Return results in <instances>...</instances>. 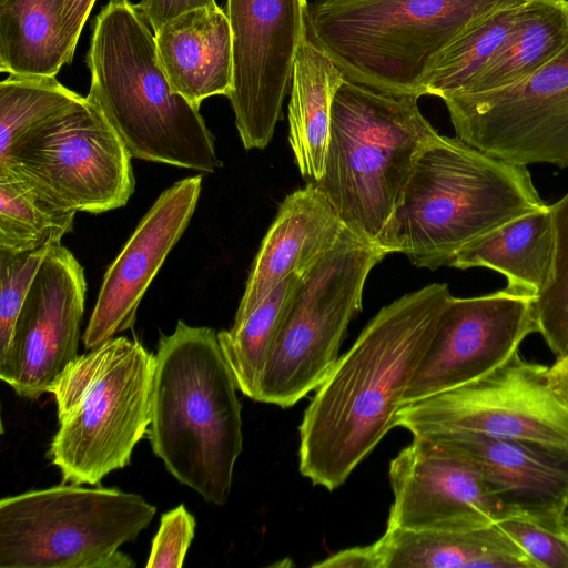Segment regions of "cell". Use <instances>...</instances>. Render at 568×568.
<instances>
[{
  "label": "cell",
  "mask_w": 568,
  "mask_h": 568,
  "mask_svg": "<svg viewBox=\"0 0 568 568\" xmlns=\"http://www.w3.org/2000/svg\"><path fill=\"white\" fill-rule=\"evenodd\" d=\"M536 298L504 290L452 296L405 392L404 405L479 378L509 359L538 333Z\"/></svg>",
  "instance_id": "14"
},
{
  "label": "cell",
  "mask_w": 568,
  "mask_h": 568,
  "mask_svg": "<svg viewBox=\"0 0 568 568\" xmlns=\"http://www.w3.org/2000/svg\"><path fill=\"white\" fill-rule=\"evenodd\" d=\"M417 100L346 79L333 99L324 172L314 183L345 226L378 247L418 156L439 134Z\"/></svg>",
  "instance_id": "6"
},
{
  "label": "cell",
  "mask_w": 568,
  "mask_h": 568,
  "mask_svg": "<svg viewBox=\"0 0 568 568\" xmlns=\"http://www.w3.org/2000/svg\"><path fill=\"white\" fill-rule=\"evenodd\" d=\"M567 45L566 1L528 0L521 6L508 39L491 63L465 92L458 94L516 85L548 64Z\"/></svg>",
  "instance_id": "24"
},
{
  "label": "cell",
  "mask_w": 568,
  "mask_h": 568,
  "mask_svg": "<svg viewBox=\"0 0 568 568\" xmlns=\"http://www.w3.org/2000/svg\"><path fill=\"white\" fill-rule=\"evenodd\" d=\"M50 247L0 248V356L9 346L19 312Z\"/></svg>",
  "instance_id": "31"
},
{
  "label": "cell",
  "mask_w": 568,
  "mask_h": 568,
  "mask_svg": "<svg viewBox=\"0 0 568 568\" xmlns=\"http://www.w3.org/2000/svg\"><path fill=\"white\" fill-rule=\"evenodd\" d=\"M394 496L387 528L458 531L509 518L480 475L459 457L424 437L390 460Z\"/></svg>",
  "instance_id": "16"
},
{
  "label": "cell",
  "mask_w": 568,
  "mask_h": 568,
  "mask_svg": "<svg viewBox=\"0 0 568 568\" xmlns=\"http://www.w3.org/2000/svg\"><path fill=\"white\" fill-rule=\"evenodd\" d=\"M554 251L547 205L464 246L449 266L489 268L506 277L508 288L537 297L551 281Z\"/></svg>",
  "instance_id": "22"
},
{
  "label": "cell",
  "mask_w": 568,
  "mask_h": 568,
  "mask_svg": "<svg viewBox=\"0 0 568 568\" xmlns=\"http://www.w3.org/2000/svg\"><path fill=\"white\" fill-rule=\"evenodd\" d=\"M536 568H568V524L555 526L509 517L496 524Z\"/></svg>",
  "instance_id": "32"
},
{
  "label": "cell",
  "mask_w": 568,
  "mask_h": 568,
  "mask_svg": "<svg viewBox=\"0 0 568 568\" xmlns=\"http://www.w3.org/2000/svg\"><path fill=\"white\" fill-rule=\"evenodd\" d=\"M549 1H554V2H565L567 0H549Z\"/></svg>",
  "instance_id": "37"
},
{
  "label": "cell",
  "mask_w": 568,
  "mask_h": 568,
  "mask_svg": "<svg viewBox=\"0 0 568 568\" xmlns=\"http://www.w3.org/2000/svg\"><path fill=\"white\" fill-rule=\"evenodd\" d=\"M138 4L110 0L92 28L87 98L132 158L213 173L222 166L199 108L174 93Z\"/></svg>",
  "instance_id": "4"
},
{
  "label": "cell",
  "mask_w": 568,
  "mask_h": 568,
  "mask_svg": "<svg viewBox=\"0 0 568 568\" xmlns=\"http://www.w3.org/2000/svg\"><path fill=\"white\" fill-rule=\"evenodd\" d=\"M344 81L342 70L306 37L293 68L288 141L301 174L312 182L318 181L324 172L332 103Z\"/></svg>",
  "instance_id": "23"
},
{
  "label": "cell",
  "mask_w": 568,
  "mask_h": 568,
  "mask_svg": "<svg viewBox=\"0 0 568 568\" xmlns=\"http://www.w3.org/2000/svg\"><path fill=\"white\" fill-rule=\"evenodd\" d=\"M129 150L87 97L31 129L0 166L53 204L88 213L124 206L134 192Z\"/></svg>",
  "instance_id": "10"
},
{
  "label": "cell",
  "mask_w": 568,
  "mask_h": 568,
  "mask_svg": "<svg viewBox=\"0 0 568 568\" xmlns=\"http://www.w3.org/2000/svg\"><path fill=\"white\" fill-rule=\"evenodd\" d=\"M202 175L163 191L106 270L82 341L93 349L134 326L145 291L195 211Z\"/></svg>",
  "instance_id": "18"
},
{
  "label": "cell",
  "mask_w": 568,
  "mask_h": 568,
  "mask_svg": "<svg viewBox=\"0 0 568 568\" xmlns=\"http://www.w3.org/2000/svg\"><path fill=\"white\" fill-rule=\"evenodd\" d=\"M566 520H567V524H568V515H567V518H566Z\"/></svg>",
  "instance_id": "39"
},
{
  "label": "cell",
  "mask_w": 568,
  "mask_h": 568,
  "mask_svg": "<svg viewBox=\"0 0 568 568\" xmlns=\"http://www.w3.org/2000/svg\"><path fill=\"white\" fill-rule=\"evenodd\" d=\"M442 100L464 142L515 164L568 168V45L516 85Z\"/></svg>",
  "instance_id": "12"
},
{
  "label": "cell",
  "mask_w": 568,
  "mask_h": 568,
  "mask_svg": "<svg viewBox=\"0 0 568 568\" xmlns=\"http://www.w3.org/2000/svg\"><path fill=\"white\" fill-rule=\"evenodd\" d=\"M397 426L413 436L473 433L568 448V404L552 388L548 366L519 352L479 378L404 405Z\"/></svg>",
  "instance_id": "11"
},
{
  "label": "cell",
  "mask_w": 568,
  "mask_h": 568,
  "mask_svg": "<svg viewBox=\"0 0 568 568\" xmlns=\"http://www.w3.org/2000/svg\"><path fill=\"white\" fill-rule=\"evenodd\" d=\"M459 457L483 478L509 517L567 524L568 448L473 433L419 435Z\"/></svg>",
  "instance_id": "17"
},
{
  "label": "cell",
  "mask_w": 568,
  "mask_h": 568,
  "mask_svg": "<svg viewBox=\"0 0 568 568\" xmlns=\"http://www.w3.org/2000/svg\"><path fill=\"white\" fill-rule=\"evenodd\" d=\"M307 9L306 0H226L233 50L227 98L246 150L264 149L273 138L307 37Z\"/></svg>",
  "instance_id": "13"
},
{
  "label": "cell",
  "mask_w": 568,
  "mask_h": 568,
  "mask_svg": "<svg viewBox=\"0 0 568 568\" xmlns=\"http://www.w3.org/2000/svg\"><path fill=\"white\" fill-rule=\"evenodd\" d=\"M301 281L300 275H290L246 316L234 321L229 331L217 333L239 390L255 402L267 359Z\"/></svg>",
  "instance_id": "26"
},
{
  "label": "cell",
  "mask_w": 568,
  "mask_h": 568,
  "mask_svg": "<svg viewBox=\"0 0 568 568\" xmlns=\"http://www.w3.org/2000/svg\"><path fill=\"white\" fill-rule=\"evenodd\" d=\"M160 63L171 89L200 108L232 87V33L217 4L179 16L154 32Z\"/></svg>",
  "instance_id": "21"
},
{
  "label": "cell",
  "mask_w": 568,
  "mask_h": 568,
  "mask_svg": "<svg viewBox=\"0 0 568 568\" xmlns=\"http://www.w3.org/2000/svg\"><path fill=\"white\" fill-rule=\"evenodd\" d=\"M87 282L82 265L61 243L43 258L0 356V378L14 393L38 399L51 393L75 361Z\"/></svg>",
  "instance_id": "15"
},
{
  "label": "cell",
  "mask_w": 568,
  "mask_h": 568,
  "mask_svg": "<svg viewBox=\"0 0 568 568\" xmlns=\"http://www.w3.org/2000/svg\"><path fill=\"white\" fill-rule=\"evenodd\" d=\"M155 506L118 488L65 483L0 500V568H132Z\"/></svg>",
  "instance_id": "8"
},
{
  "label": "cell",
  "mask_w": 568,
  "mask_h": 568,
  "mask_svg": "<svg viewBox=\"0 0 568 568\" xmlns=\"http://www.w3.org/2000/svg\"><path fill=\"white\" fill-rule=\"evenodd\" d=\"M217 333L179 321L154 354L151 448L166 470L222 506L243 449L242 406Z\"/></svg>",
  "instance_id": "2"
},
{
  "label": "cell",
  "mask_w": 568,
  "mask_h": 568,
  "mask_svg": "<svg viewBox=\"0 0 568 568\" xmlns=\"http://www.w3.org/2000/svg\"><path fill=\"white\" fill-rule=\"evenodd\" d=\"M546 207L526 165L438 134L418 156L379 247L435 271L469 243Z\"/></svg>",
  "instance_id": "3"
},
{
  "label": "cell",
  "mask_w": 568,
  "mask_h": 568,
  "mask_svg": "<svg viewBox=\"0 0 568 568\" xmlns=\"http://www.w3.org/2000/svg\"><path fill=\"white\" fill-rule=\"evenodd\" d=\"M154 354L113 337L79 355L51 393L59 428L48 456L63 483L98 485L130 465L151 423Z\"/></svg>",
  "instance_id": "7"
},
{
  "label": "cell",
  "mask_w": 568,
  "mask_h": 568,
  "mask_svg": "<svg viewBox=\"0 0 568 568\" xmlns=\"http://www.w3.org/2000/svg\"><path fill=\"white\" fill-rule=\"evenodd\" d=\"M214 6L215 0H140L138 3L153 33L183 13Z\"/></svg>",
  "instance_id": "34"
},
{
  "label": "cell",
  "mask_w": 568,
  "mask_h": 568,
  "mask_svg": "<svg viewBox=\"0 0 568 568\" xmlns=\"http://www.w3.org/2000/svg\"><path fill=\"white\" fill-rule=\"evenodd\" d=\"M195 518L184 505L164 513L153 538L148 568H180L195 534Z\"/></svg>",
  "instance_id": "33"
},
{
  "label": "cell",
  "mask_w": 568,
  "mask_h": 568,
  "mask_svg": "<svg viewBox=\"0 0 568 568\" xmlns=\"http://www.w3.org/2000/svg\"><path fill=\"white\" fill-rule=\"evenodd\" d=\"M94 2L95 0H65L64 2L61 34L71 62L81 31Z\"/></svg>",
  "instance_id": "35"
},
{
  "label": "cell",
  "mask_w": 568,
  "mask_h": 568,
  "mask_svg": "<svg viewBox=\"0 0 568 568\" xmlns=\"http://www.w3.org/2000/svg\"><path fill=\"white\" fill-rule=\"evenodd\" d=\"M65 0H0V71L55 77L71 63L61 34Z\"/></svg>",
  "instance_id": "25"
},
{
  "label": "cell",
  "mask_w": 568,
  "mask_h": 568,
  "mask_svg": "<svg viewBox=\"0 0 568 568\" xmlns=\"http://www.w3.org/2000/svg\"><path fill=\"white\" fill-rule=\"evenodd\" d=\"M387 253L345 230L303 277L274 343L256 402L292 407L317 389L339 358L366 280Z\"/></svg>",
  "instance_id": "9"
},
{
  "label": "cell",
  "mask_w": 568,
  "mask_h": 568,
  "mask_svg": "<svg viewBox=\"0 0 568 568\" xmlns=\"http://www.w3.org/2000/svg\"><path fill=\"white\" fill-rule=\"evenodd\" d=\"M566 6H567V9H568V0L566 1Z\"/></svg>",
  "instance_id": "38"
},
{
  "label": "cell",
  "mask_w": 568,
  "mask_h": 568,
  "mask_svg": "<svg viewBox=\"0 0 568 568\" xmlns=\"http://www.w3.org/2000/svg\"><path fill=\"white\" fill-rule=\"evenodd\" d=\"M324 568H536L495 524L458 531L386 528L375 542L316 562Z\"/></svg>",
  "instance_id": "20"
},
{
  "label": "cell",
  "mask_w": 568,
  "mask_h": 568,
  "mask_svg": "<svg viewBox=\"0 0 568 568\" xmlns=\"http://www.w3.org/2000/svg\"><path fill=\"white\" fill-rule=\"evenodd\" d=\"M75 213L0 166V248L19 252L59 244L72 231Z\"/></svg>",
  "instance_id": "27"
},
{
  "label": "cell",
  "mask_w": 568,
  "mask_h": 568,
  "mask_svg": "<svg viewBox=\"0 0 568 568\" xmlns=\"http://www.w3.org/2000/svg\"><path fill=\"white\" fill-rule=\"evenodd\" d=\"M453 295L433 283L384 306L317 388L300 425L298 468L329 491L397 426L405 392Z\"/></svg>",
  "instance_id": "1"
},
{
  "label": "cell",
  "mask_w": 568,
  "mask_h": 568,
  "mask_svg": "<svg viewBox=\"0 0 568 568\" xmlns=\"http://www.w3.org/2000/svg\"><path fill=\"white\" fill-rule=\"evenodd\" d=\"M346 229L314 182L288 194L261 243L234 321L246 316L290 275L303 277Z\"/></svg>",
  "instance_id": "19"
},
{
  "label": "cell",
  "mask_w": 568,
  "mask_h": 568,
  "mask_svg": "<svg viewBox=\"0 0 568 568\" xmlns=\"http://www.w3.org/2000/svg\"><path fill=\"white\" fill-rule=\"evenodd\" d=\"M528 0H315L307 37L346 80L392 95L426 94L438 55L485 18Z\"/></svg>",
  "instance_id": "5"
},
{
  "label": "cell",
  "mask_w": 568,
  "mask_h": 568,
  "mask_svg": "<svg viewBox=\"0 0 568 568\" xmlns=\"http://www.w3.org/2000/svg\"><path fill=\"white\" fill-rule=\"evenodd\" d=\"M548 377L552 388L568 404V356L548 366Z\"/></svg>",
  "instance_id": "36"
},
{
  "label": "cell",
  "mask_w": 568,
  "mask_h": 568,
  "mask_svg": "<svg viewBox=\"0 0 568 568\" xmlns=\"http://www.w3.org/2000/svg\"><path fill=\"white\" fill-rule=\"evenodd\" d=\"M520 8L505 9L485 18L449 44L426 78V94L443 99L465 92L503 48Z\"/></svg>",
  "instance_id": "28"
},
{
  "label": "cell",
  "mask_w": 568,
  "mask_h": 568,
  "mask_svg": "<svg viewBox=\"0 0 568 568\" xmlns=\"http://www.w3.org/2000/svg\"><path fill=\"white\" fill-rule=\"evenodd\" d=\"M548 207L555 246L552 276L535 307L538 333L560 359L568 356V192Z\"/></svg>",
  "instance_id": "30"
},
{
  "label": "cell",
  "mask_w": 568,
  "mask_h": 568,
  "mask_svg": "<svg viewBox=\"0 0 568 568\" xmlns=\"http://www.w3.org/2000/svg\"><path fill=\"white\" fill-rule=\"evenodd\" d=\"M81 98L55 77L9 74L0 83V158L31 129Z\"/></svg>",
  "instance_id": "29"
}]
</instances>
